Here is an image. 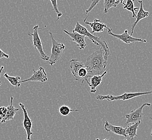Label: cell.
I'll use <instances>...</instances> for the list:
<instances>
[{"label": "cell", "mask_w": 152, "mask_h": 140, "mask_svg": "<svg viewBox=\"0 0 152 140\" xmlns=\"http://www.w3.org/2000/svg\"><path fill=\"white\" fill-rule=\"evenodd\" d=\"M110 55V52H106L100 47V49L88 57L84 64L88 71L89 79L92 76H100L105 71Z\"/></svg>", "instance_id": "obj_1"}, {"label": "cell", "mask_w": 152, "mask_h": 140, "mask_svg": "<svg viewBox=\"0 0 152 140\" xmlns=\"http://www.w3.org/2000/svg\"><path fill=\"white\" fill-rule=\"evenodd\" d=\"M71 73L76 81L81 82L82 84L86 82H88V73L85 64L77 59H73L70 61Z\"/></svg>", "instance_id": "obj_2"}, {"label": "cell", "mask_w": 152, "mask_h": 140, "mask_svg": "<svg viewBox=\"0 0 152 140\" xmlns=\"http://www.w3.org/2000/svg\"><path fill=\"white\" fill-rule=\"evenodd\" d=\"M72 31L78 32L81 35H84L85 37H87L92 42V43L94 45L102 47L106 52H110L108 45L105 41H102L100 37H96V36H94L93 34H92L91 32L88 31V29L85 27L83 26L78 21L76 22V26Z\"/></svg>", "instance_id": "obj_3"}, {"label": "cell", "mask_w": 152, "mask_h": 140, "mask_svg": "<svg viewBox=\"0 0 152 140\" xmlns=\"http://www.w3.org/2000/svg\"><path fill=\"white\" fill-rule=\"evenodd\" d=\"M152 94V90L148 92H135V93H124L118 96H114L112 95H107V96H102V95H98L96 96V99L99 101H102L104 100H106L108 101H113L114 100H123L126 101L128 100L131 99L138 96H143L146 95Z\"/></svg>", "instance_id": "obj_4"}, {"label": "cell", "mask_w": 152, "mask_h": 140, "mask_svg": "<svg viewBox=\"0 0 152 140\" xmlns=\"http://www.w3.org/2000/svg\"><path fill=\"white\" fill-rule=\"evenodd\" d=\"M49 35L52 42V48L49 61L51 66H53L61 58L63 52L64 51L65 45L63 43H58L55 39L52 32H49Z\"/></svg>", "instance_id": "obj_5"}, {"label": "cell", "mask_w": 152, "mask_h": 140, "mask_svg": "<svg viewBox=\"0 0 152 140\" xmlns=\"http://www.w3.org/2000/svg\"><path fill=\"white\" fill-rule=\"evenodd\" d=\"M39 29L38 25H36L33 28V33L29 32L28 35L32 37V43L33 47L35 49L37 50L39 53L41 58L45 61H48L49 60V57L45 54L43 50V45L42 44V41L41 40L40 37L38 34V30Z\"/></svg>", "instance_id": "obj_6"}, {"label": "cell", "mask_w": 152, "mask_h": 140, "mask_svg": "<svg viewBox=\"0 0 152 140\" xmlns=\"http://www.w3.org/2000/svg\"><path fill=\"white\" fill-rule=\"evenodd\" d=\"M152 106V104L150 103H144L140 107L131 111L129 114L125 115L126 119L125 125H129V123H134L139 121H141L143 119L144 113H143V109L145 107Z\"/></svg>", "instance_id": "obj_7"}, {"label": "cell", "mask_w": 152, "mask_h": 140, "mask_svg": "<svg viewBox=\"0 0 152 140\" xmlns=\"http://www.w3.org/2000/svg\"><path fill=\"white\" fill-rule=\"evenodd\" d=\"M106 29L107 30V32L109 35L114 37L115 38H117L118 39L120 40L126 44H131V43H133L135 42H142V43H147L146 40H143L140 38H135L132 37V36H131V35H129L127 30H125V31L121 35H117V34H114L112 32V29L111 28H108L107 26Z\"/></svg>", "instance_id": "obj_8"}, {"label": "cell", "mask_w": 152, "mask_h": 140, "mask_svg": "<svg viewBox=\"0 0 152 140\" xmlns=\"http://www.w3.org/2000/svg\"><path fill=\"white\" fill-rule=\"evenodd\" d=\"M19 106L22 108L23 112V125L24 129L26 132V140H31V136L32 135H34V133L31 131L32 127V120H31V119L29 117L27 109L26 108L25 106L22 103H19Z\"/></svg>", "instance_id": "obj_9"}, {"label": "cell", "mask_w": 152, "mask_h": 140, "mask_svg": "<svg viewBox=\"0 0 152 140\" xmlns=\"http://www.w3.org/2000/svg\"><path fill=\"white\" fill-rule=\"evenodd\" d=\"M63 31L66 35L69 36L70 42L76 43V46L79 47V50H83L85 49L86 47L85 36L73 31L72 32L67 31L66 30H64Z\"/></svg>", "instance_id": "obj_10"}, {"label": "cell", "mask_w": 152, "mask_h": 140, "mask_svg": "<svg viewBox=\"0 0 152 140\" xmlns=\"http://www.w3.org/2000/svg\"><path fill=\"white\" fill-rule=\"evenodd\" d=\"M48 77L45 71L44 68L39 67L37 71L33 70V74L29 79L23 80H20V84L28 82H45L48 81Z\"/></svg>", "instance_id": "obj_11"}, {"label": "cell", "mask_w": 152, "mask_h": 140, "mask_svg": "<svg viewBox=\"0 0 152 140\" xmlns=\"http://www.w3.org/2000/svg\"><path fill=\"white\" fill-rule=\"evenodd\" d=\"M104 127L106 131L107 132H111L113 134L119 136H123L125 137H127L126 133V129L123 127L112 125L108 122V121H106L104 122Z\"/></svg>", "instance_id": "obj_12"}, {"label": "cell", "mask_w": 152, "mask_h": 140, "mask_svg": "<svg viewBox=\"0 0 152 140\" xmlns=\"http://www.w3.org/2000/svg\"><path fill=\"white\" fill-rule=\"evenodd\" d=\"M107 73V71H105L100 76H94L91 77L88 80V84L90 88L91 93H95L96 92V88H98L102 82V78Z\"/></svg>", "instance_id": "obj_13"}, {"label": "cell", "mask_w": 152, "mask_h": 140, "mask_svg": "<svg viewBox=\"0 0 152 140\" xmlns=\"http://www.w3.org/2000/svg\"><path fill=\"white\" fill-rule=\"evenodd\" d=\"M13 100H14V98L13 96H12L10 98V104L9 106L7 107V112L6 114L5 117L1 121V123H4L7 121H11V120H14V117L15 116V114L18 111H19L18 108H15V107L13 105Z\"/></svg>", "instance_id": "obj_14"}, {"label": "cell", "mask_w": 152, "mask_h": 140, "mask_svg": "<svg viewBox=\"0 0 152 140\" xmlns=\"http://www.w3.org/2000/svg\"><path fill=\"white\" fill-rule=\"evenodd\" d=\"M138 2L140 4V8L139 9V11L137 15V19L135 21L134 23L132 25V30H131V36H132L133 34L134 30L135 27L137 25V24L139 23L140 20H142L143 18H147L149 15V12L145 11L143 8V2L142 1H138Z\"/></svg>", "instance_id": "obj_15"}, {"label": "cell", "mask_w": 152, "mask_h": 140, "mask_svg": "<svg viewBox=\"0 0 152 140\" xmlns=\"http://www.w3.org/2000/svg\"><path fill=\"white\" fill-rule=\"evenodd\" d=\"M85 24L90 26L92 29L91 33L92 34H94L96 32H102L104 31V28H106L107 26L105 24L102 23V21L100 20L94 19V22H89L88 21H85Z\"/></svg>", "instance_id": "obj_16"}, {"label": "cell", "mask_w": 152, "mask_h": 140, "mask_svg": "<svg viewBox=\"0 0 152 140\" xmlns=\"http://www.w3.org/2000/svg\"><path fill=\"white\" fill-rule=\"evenodd\" d=\"M141 121H139L137 122L134 123L132 125L127 126L126 129V135L127 136L129 137L131 140H133L135 137H137V131L139 128V126L140 125Z\"/></svg>", "instance_id": "obj_17"}, {"label": "cell", "mask_w": 152, "mask_h": 140, "mask_svg": "<svg viewBox=\"0 0 152 140\" xmlns=\"http://www.w3.org/2000/svg\"><path fill=\"white\" fill-rule=\"evenodd\" d=\"M119 1L116 0H104V12L107 13L112 8H116L119 4Z\"/></svg>", "instance_id": "obj_18"}, {"label": "cell", "mask_w": 152, "mask_h": 140, "mask_svg": "<svg viewBox=\"0 0 152 140\" xmlns=\"http://www.w3.org/2000/svg\"><path fill=\"white\" fill-rule=\"evenodd\" d=\"M4 77L7 79V80L10 83V84L16 87V88H20L21 84L20 83V76H16V77H12L9 76L7 73L4 74Z\"/></svg>", "instance_id": "obj_19"}, {"label": "cell", "mask_w": 152, "mask_h": 140, "mask_svg": "<svg viewBox=\"0 0 152 140\" xmlns=\"http://www.w3.org/2000/svg\"><path fill=\"white\" fill-rule=\"evenodd\" d=\"M124 6V9H126L128 11L131 12L132 13V18H137V15L135 14V11L139 10V8L136 7L135 8L134 5V2L133 0H127L126 4L124 3L123 4Z\"/></svg>", "instance_id": "obj_20"}, {"label": "cell", "mask_w": 152, "mask_h": 140, "mask_svg": "<svg viewBox=\"0 0 152 140\" xmlns=\"http://www.w3.org/2000/svg\"><path fill=\"white\" fill-rule=\"evenodd\" d=\"M58 111L59 113L61 114V115L65 117V116L69 115L71 112H78L79 110L73 109H71L70 107L67 106L66 105H63V106H61L60 108H59Z\"/></svg>", "instance_id": "obj_21"}, {"label": "cell", "mask_w": 152, "mask_h": 140, "mask_svg": "<svg viewBox=\"0 0 152 140\" xmlns=\"http://www.w3.org/2000/svg\"><path fill=\"white\" fill-rule=\"evenodd\" d=\"M51 4L53 7V9L55 12L57 14V19H56V21L58 20L60 18H61V16L63 15V14L61 13V12L59 11L58 9V6H57V0H50Z\"/></svg>", "instance_id": "obj_22"}, {"label": "cell", "mask_w": 152, "mask_h": 140, "mask_svg": "<svg viewBox=\"0 0 152 140\" xmlns=\"http://www.w3.org/2000/svg\"><path fill=\"white\" fill-rule=\"evenodd\" d=\"M100 0H92V3H91V5L89 7V8L86 10V14H88L91 11H92V10L94 9V8L96 7V6L99 3Z\"/></svg>", "instance_id": "obj_23"}, {"label": "cell", "mask_w": 152, "mask_h": 140, "mask_svg": "<svg viewBox=\"0 0 152 140\" xmlns=\"http://www.w3.org/2000/svg\"><path fill=\"white\" fill-rule=\"evenodd\" d=\"M7 112V108L6 107H0V121L2 120L6 117Z\"/></svg>", "instance_id": "obj_24"}, {"label": "cell", "mask_w": 152, "mask_h": 140, "mask_svg": "<svg viewBox=\"0 0 152 140\" xmlns=\"http://www.w3.org/2000/svg\"><path fill=\"white\" fill-rule=\"evenodd\" d=\"M9 55L5 52H4L2 50L0 49V59H9Z\"/></svg>", "instance_id": "obj_25"}, {"label": "cell", "mask_w": 152, "mask_h": 140, "mask_svg": "<svg viewBox=\"0 0 152 140\" xmlns=\"http://www.w3.org/2000/svg\"><path fill=\"white\" fill-rule=\"evenodd\" d=\"M3 69H4V66H2L0 68V79H1V74H2V73L3 72ZM1 85H2V82H1V80H0V86Z\"/></svg>", "instance_id": "obj_26"}, {"label": "cell", "mask_w": 152, "mask_h": 140, "mask_svg": "<svg viewBox=\"0 0 152 140\" xmlns=\"http://www.w3.org/2000/svg\"><path fill=\"white\" fill-rule=\"evenodd\" d=\"M96 140H100L99 139H98V138H96ZM110 140L108 139H104V140Z\"/></svg>", "instance_id": "obj_27"}, {"label": "cell", "mask_w": 152, "mask_h": 140, "mask_svg": "<svg viewBox=\"0 0 152 140\" xmlns=\"http://www.w3.org/2000/svg\"><path fill=\"white\" fill-rule=\"evenodd\" d=\"M118 1H119V2H120V3H121V4H123V3H124L123 2H124V0H118Z\"/></svg>", "instance_id": "obj_28"}, {"label": "cell", "mask_w": 152, "mask_h": 140, "mask_svg": "<svg viewBox=\"0 0 152 140\" xmlns=\"http://www.w3.org/2000/svg\"><path fill=\"white\" fill-rule=\"evenodd\" d=\"M150 119L152 121V117H150ZM151 135L152 136V129L151 130Z\"/></svg>", "instance_id": "obj_29"}, {"label": "cell", "mask_w": 152, "mask_h": 140, "mask_svg": "<svg viewBox=\"0 0 152 140\" xmlns=\"http://www.w3.org/2000/svg\"><path fill=\"white\" fill-rule=\"evenodd\" d=\"M127 140V139H124V140Z\"/></svg>", "instance_id": "obj_30"}, {"label": "cell", "mask_w": 152, "mask_h": 140, "mask_svg": "<svg viewBox=\"0 0 152 140\" xmlns=\"http://www.w3.org/2000/svg\"><path fill=\"white\" fill-rule=\"evenodd\" d=\"M134 1L135 0H133V2H134Z\"/></svg>", "instance_id": "obj_31"}]
</instances>
